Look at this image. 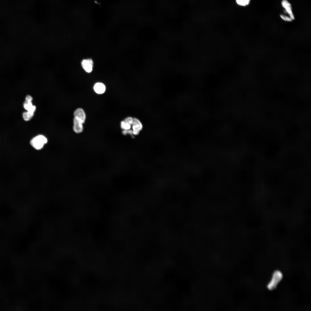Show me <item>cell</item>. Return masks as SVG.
I'll list each match as a JSON object with an SVG mask.
<instances>
[{
  "mask_svg": "<svg viewBox=\"0 0 311 311\" xmlns=\"http://www.w3.org/2000/svg\"><path fill=\"white\" fill-rule=\"evenodd\" d=\"M83 124L80 121L74 118L73 129L75 132L77 133L82 132L83 130Z\"/></svg>",
  "mask_w": 311,
  "mask_h": 311,
  "instance_id": "7",
  "label": "cell"
},
{
  "mask_svg": "<svg viewBox=\"0 0 311 311\" xmlns=\"http://www.w3.org/2000/svg\"><path fill=\"white\" fill-rule=\"evenodd\" d=\"M23 106L24 108L27 111H30L34 113L36 109V107L33 105L32 101H31L25 100Z\"/></svg>",
  "mask_w": 311,
  "mask_h": 311,
  "instance_id": "9",
  "label": "cell"
},
{
  "mask_svg": "<svg viewBox=\"0 0 311 311\" xmlns=\"http://www.w3.org/2000/svg\"><path fill=\"white\" fill-rule=\"evenodd\" d=\"M34 114L27 111V112L23 113L22 116L24 120L26 121H28L32 118Z\"/></svg>",
  "mask_w": 311,
  "mask_h": 311,
  "instance_id": "11",
  "label": "cell"
},
{
  "mask_svg": "<svg viewBox=\"0 0 311 311\" xmlns=\"http://www.w3.org/2000/svg\"><path fill=\"white\" fill-rule=\"evenodd\" d=\"M94 89L95 92L98 94H102L105 91L106 87L104 84L98 82L94 85Z\"/></svg>",
  "mask_w": 311,
  "mask_h": 311,
  "instance_id": "8",
  "label": "cell"
},
{
  "mask_svg": "<svg viewBox=\"0 0 311 311\" xmlns=\"http://www.w3.org/2000/svg\"><path fill=\"white\" fill-rule=\"evenodd\" d=\"M32 97L29 95H27L25 97V100H26L32 101Z\"/></svg>",
  "mask_w": 311,
  "mask_h": 311,
  "instance_id": "14",
  "label": "cell"
},
{
  "mask_svg": "<svg viewBox=\"0 0 311 311\" xmlns=\"http://www.w3.org/2000/svg\"><path fill=\"white\" fill-rule=\"evenodd\" d=\"M48 141L46 138L42 135L37 136L33 138L31 141V145L36 150H40L44 147Z\"/></svg>",
  "mask_w": 311,
  "mask_h": 311,
  "instance_id": "1",
  "label": "cell"
},
{
  "mask_svg": "<svg viewBox=\"0 0 311 311\" xmlns=\"http://www.w3.org/2000/svg\"><path fill=\"white\" fill-rule=\"evenodd\" d=\"M131 125L124 121H122L121 123V128L124 130H128L130 129L131 128Z\"/></svg>",
  "mask_w": 311,
  "mask_h": 311,
  "instance_id": "12",
  "label": "cell"
},
{
  "mask_svg": "<svg viewBox=\"0 0 311 311\" xmlns=\"http://www.w3.org/2000/svg\"><path fill=\"white\" fill-rule=\"evenodd\" d=\"M74 118L83 124L86 119V115L84 110L81 108L77 109L74 112Z\"/></svg>",
  "mask_w": 311,
  "mask_h": 311,
  "instance_id": "5",
  "label": "cell"
},
{
  "mask_svg": "<svg viewBox=\"0 0 311 311\" xmlns=\"http://www.w3.org/2000/svg\"><path fill=\"white\" fill-rule=\"evenodd\" d=\"M250 0H235L236 4L239 6H246L249 5Z\"/></svg>",
  "mask_w": 311,
  "mask_h": 311,
  "instance_id": "10",
  "label": "cell"
},
{
  "mask_svg": "<svg viewBox=\"0 0 311 311\" xmlns=\"http://www.w3.org/2000/svg\"><path fill=\"white\" fill-rule=\"evenodd\" d=\"M282 7L286 10V11L289 14L290 17L293 20L295 19V18L292 10V7L291 4L287 0H283L282 2Z\"/></svg>",
  "mask_w": 311,
  "mask_h": 311,
  "instance_id": "6",
  "label": "cell"
},
{
  "mask_svg": "<svg viewBox=\"0 0 311 311\" xmlns=\"http://www.w3.org/2000/svg\"><path fill=\"white\" fill-rule=\"evenodd\" d=\"M131 126L133 134L135 135L138 134L143 128L141 123L139 120L135 118H133Z\"/></svg>",
  "mask_w": 311,
  "mask_h": 311,
  "instance_id": "3",
  "label": "cell"
},
{
  "mask_svg": "<svg viewBox=\"0 0 311 311\" xmlns=\"http://www.w3.org/2000/svg\"><path fill=\"white\" fill-rule=\"evenodd\" d=\"M283 277L282 272L279 270H276L273 274L271 280L268 284L267 287L270 290L275 289L282 279Z\"/></svg>",
  "mask_w": 311,
  "mask_h": 311,
  "instance_id": "2",
  "label": "cell"
},
{
  "mask_svg": "<svg viewBox=\"0 0 311 311\" xmlns=\"http://www.w3.org/2000/svg\"><path fill=\"white\" fill-rule=\"evenodd\" d=\"M281 18L284 20L287 21H291L292 20L290 17L283 15H280Z\"/></svg>",
  "mask_w": 311,
  "mask_h": 311,
  "instance_id": "13",
  "label": "cell"
},
{
  "mask_svg": "<svg viewBox=\"0 0 311 311\" xmlns=\"http://www.w3.org/2000/svg\"><path fill=\"white\" fill-rule=\"evenodd\" d=\"M81 64L82 68L86 72L89 73L92 71L93 62L92 60L84 59L82 61Z\"/></svg>",
  "mask_w": 311,
  "mask_h": 311,
  "instance_id": "4",
  "label": "cell"
}]
</instances>
